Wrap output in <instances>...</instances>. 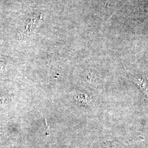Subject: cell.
Segmentation results:
<instances>
[{"mask_svg":"<svg viewBox=\"0 0 148 148\" xmlns=\"http://www.w3.org/2000/svg\"><path fill=\"white\" fill-rule=\"evenodd\" d=\"M127 76L137 86L143 95L148 99V79L144 76H138L126 71Z\"/></svg>","mask_w":148,"mask_h":148,"instance_id":"obj_2","label":"cell"},{"mask_svg":"<svg viewBox=\"0 0 148 148\" xmlns=\"http://www.w3.org/2000/svg\"><path fill=\"white\" fill-rule=\"evenodd\" d=\"M41 16H34L32 18L29 19L25 26L23 27L21 31L20 32V35L21 37H28L31 35L34 32L36 29L38 27L40 22L41 21Z\"/></svg>","mask_w":148,"mask_h":148,"instance_id":"obj_1","label":"cell"}]
</instances>
